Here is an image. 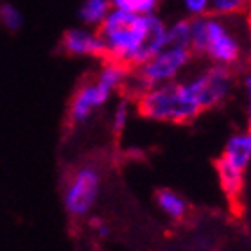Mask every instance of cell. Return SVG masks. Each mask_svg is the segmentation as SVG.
<instances>
[{
	"instance_id": "1",
	"label": "cell",
	"mask_w": 251,
	"mask_h": 251,
	"mask_svg": "<svg viewBox=\"0 0 251 251\" xmlns=\"http://www.w3.org/2000/svg\"><path fill=\"white\" fill-rule=\"evenodd\" d=\"M106 47V58L136 68L151 59L167 45L165 22L151 15H136L129 11L113 9L97 27Z\"/></svg>"
},
{
	"instance_id": "2",
	"label": "cell",
	"mask_w": 251,
	"mask_h": 251,
	"mask_svg": "<svg viewBox=\"0 0 251 251\" xmlns=\"http://www.w3.org/2000/svg\"><path fill=\"white\" fill-rule=\"evenodd\" d=\"M138 111L149 121L185 124L196 119L203 110L187 79H176L152 86L138 95Z\"/></svg>"
},
{
	"instance_id": "3",
	"label": "cell",
	"mask_w": 251,
	"mask_h": 251,
	"mask_svg": "<svg viewBox=\"0 0 251 251\" xmlns=\"http://www.w3.org/2000/svg\"><path fill=\"white\" fill-rule=\"evenodd\" d=\"M237 16L204 15V32L199 56H204L212 65L235 67L246 52V42L241 29L235 25Z\"/></svg>"
},
{
	"instance_id": "4",
	"label": "cell",
	"mask_w": 251,
	"mask_h": 251,
	"mask_svg": "<svg viewBox=\"0 0 251 251\" xmlns=\"http://www.w3.org/2000/svg\"><path fill=\"white\" fill-rule=\"evenodd\" d=\"M192 56L194 54L190 49L165 45L151 59H147L140 67H136L133 75L129 74L126 83H131V88L138 97L152 86L176 81L179 74L190 65Z\"/></svg>"
},
{
	"instance_id": "5",
	"label": "cell",
	"mask_w": 251,
	"mask_h": 251,
	"mask_svg": "<svg viewBox=\"0 0 251 251\" xmlns=\"http://www.w3.org/2000/svg\"><path fill=\"white\" fill-rule=\"evenodd\" d=\"M251 163V131H241L230 136L223 154L215 163L217 178L228 198H237L244 187V174Z\"/></svg>"
},
{
	"instance_id": "6",
	"label": "cell",
	"mask_w": 251,
	"mask_h": 251,
	"mask_svg": "<svg viewBox=\"0 0 251 251\" xmlns=\"http://www.w3.org/2000/svg\"><path fill=\"white\" fill-rule=\"evenodd\" d=\"M100 194V171L83 165L72 174L63 188V206L72 219H84L94 210Z\"/></svg>"
},
{
	"instance_id": "7",
	"label": "cell",
	"mask_w": 251,
	"mask_h": 251,
	"mask_svg": "<svg viewBox=\"0 0 251 251\" xmlns=\"http://www.w3.org/2000/svg\"><path fill=\"white\" fill-rule=\"evenodd\" d=\"M187 81L203 111L225 102L233 90L231 68L221 67V65H210L199 70L198 74H194Z\"/></svg>"
},
{
	"instance_id": "8",
	"label": "cell",
	"mask_w": 251,
	"mask_h": 251,
	"mask_svg": "<svg viewBox=\"0 0 251 251\" xmlns=\"http://www.w3.org/2000/svg\"><path fill=\"white\" fill-rule=\"evenodd\" d=\"M111 95H113V92L110 88H106L97 77L79 84V88L75 90V94L70 100V106H68V126L77 127V126H83L84 122H88L90 117L94 115L99 108H102Z\"/></svg>"
},
{
	"instance_id": "9",
	"label": "cell",
	"mask_w": 251,
	"mask_h": 251,
	"mask_svg": "<svg viewBox=\"0 0 251 251\" xmlns=\"http://www.w3.org/2000/svg\"><path fill=\"white\" fill-rule=\"evenodd\" d=\"M61 52L72 58H106V47L97 31L67 29L59 42Z\"/></svg>"
},
{
	"instance_id": "10",
	"label": "cell",
	"mask_w": 251,
	"mask_h": 251,
	"mask_svg": "<svg viewBox=\"0 0 251 251\" xmlns=\"http://www.w3.org/2000/svg\"><path fill=\"white\" fill-rule=\"evenodd\" d=\"M156 204L158 208L162 210L163 214L167 215L169 219L173 221H179L183 219L185 215H187V201L181 194L174 192L171 188H162V190H158L156 192Z\"/></svg>"
},
{
	"instance_id": "11",
	"label": "cell",
	"mask_w": 251,
	"mask_h": 251,
	"mask_svg": "<svg viewBox=\"0 0 251 251\" xmlns=\"http://www.w3.org/2000/svg\"><path fill=\"white\" fill-rule=\"evenodd\" d=\"M111 11L110 0H84L81 7H79V20L84 25H94L99 27L102 24L108 13Z\"/></svg>"
},
{
	"instance_id": "12",
	"label": "cell",
	"mask_w": 251,
	"mask_h": 251,
	"mask_svg": "<svg viewBox=\"0 0 251 251\" xmlns=\"http://www.w3.org/2000/svg\"><path fill=\"white\" fill-rule=\"evenodd\" d=\"M251 11V0H210V13L217 16H242Z\"/></svg>"
},
{
	"instance_id": "13",
	"label": "cell",
	"mask_w": 251,
	"mask_h": 251,
	"mask_svg": "<svg viewBox=\"0 0 251 251\" xmlns=\"http://www.w3.org/2000/svg\"><path fill=\"white\" fill-rule=\"evenodd\" d=\"M167 45L190 49V20H178L167 25Z\"/></svg>"
},
{
	"instance_id": "14",
	"label": "cell",
	"mask_w": 251,
	"mask_h": 251,
	"mask_svg": "<svg viewBox=\"0 0 251 251\" xmlns=\"http://www.w3.org/2000/svg\"><path fill=\"white\" fill-rule=\"evenodd\" d=\"M24 24L25 20L18 7H15L11 2H0V25L9 32H18L22 31Z\"/></svg>"
},
{
	"instance_id": "15",
	"label": "cell",
	"mask_w": 251,
	"mask_h": 251,
	"mask_svg": "<svg viewBox=\"0 0 251 251\" xmlns=\"http://www.w3.org/2000/svg\"><path fill=\"white\" fill-rule=\"evenodd\" d=\"M115 9L129 11L136 15H151L158 5V0H110Z\"/></svg>"
},
{
	"instance_id": "16",
	"label": "cell",
	"mask_w": 251,
	"mask_h": 251,
	"mask_svg": "<svg viewBox=\"0 0 251 251\" xmlns=\"http://www.w3.org/2000/svg\"><path fill=\"white\" fill-rule=\"evenodd\" d=\"M129 102L127 100H121L119 104H117L115 111H113V121H111V127H113V131L115 133H121L122 129L126 127V124H127V119H129Z\"/></svg>"
},
{
	"instance_id": "17",
	"label": "cell",
	"mask_w": 251,
	"mask_h": 251,
	"mask_svg": "<svg viewBox=\"0 0 251 251\" xmlns=\"http://www.w3.org/2000/svg\"><path fill=\"white\" fill-rule=\"evenodd\" d=\"M183 7L192 18L210 15V0H183Z\"/></svg>"
},
{
	"instance_id": "18",
	"label": "cell",
	"mask_w": 251,
	"mask_h": 251,
	"mask_svg": "<svg viewBox=\"0 0 251 251\" xmlns=\"http://www.w3.org/2000/svg\"><path fill=\"white\" fill-rule=\"evenodd\" d=\"M242 84H244V94H246V99L251 100V70L244 75Z\"/></svg>"
},
{
	"instance_id": "19",
	"label": "cell",
	"mask_w": 251,
	"mask_h": 251,
	"mask_svg": "<svg viewBox=\"0 0 251 251\" xmlns=\"http://www.w3.org/2000/svg\"><path fill=\"white\" fill-rule=\"evenodd\" d=\"M246 124H248V129L251 131V100H248V106H246Z\"/></svg>"
},
{
	"instance_id": "20",
	"label": "cell",
	"mask_w": 251,
	"mask_h": 251,
	"mask_svg": "<svg viewBox=\"0 0 251 251\" xmlns=\"http://www.w3.org/2000/svg\"><path fill=\"white\" fill-rule=\"evenodd\" d=\"M250 13H251V11H250Z\"/></svg>"
}]
</instances>
